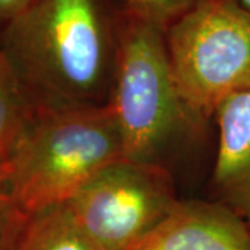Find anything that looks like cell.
Returning <instances> with one entry per match:
<instances>
[{
    "mask_svg": "<svg viewBox=\"0 0 250 250\" xmlns=\"http://www.w3.org/2000/svg\"><path fill=\"white\" fill-rule=\"evenodd\" d=\"M118 0H35L0 49L35 111L106 106L124 28Z\"/></svg>",
    "mask_w": 250,
    "mask_h": 250,
    "instance_id": "6da1fadb",
    "label": "cell"
},
{
    "mask_svg": "<svg viewBox=\"0 0 250 250\" xmlns=\"http://www.w3.org/2000/svg\"><path fill=\"white\" fill-rule=\"evenodd\" d=\"M121 159V136L107 106L39 110L3 174L14 202L29 214L68 203Z\"/></svg>",
    "mask_w": 250,
    "mask_h": 250,
    "instance_id": "7a4b0ae2",
    "label": "cell"
},
{
    "mask_svg": "<svg viewBox=\"0 0 250 250\" xmlns=\"http://www.w3.org/2000/svg\"><path fill=\"white\" fill-rule=\"evenodd\" d=\"M106 106L121 136L124 159L138 163L166 166V154L203 123L179 92L164 31L126 14Z\"/></svg>",
    "mask_w": 250,
    "mask_h": 250,
    "instance_id": "3957f363",
    "label": "cell"
},
{
    "mask_svg": "<svg viewBox=\"0 0 250 250\" xmlns=\"http://www.w3.org/2000/svg\"><path fill=\"white\" fill-rule=\"evenodd\" d=\"M164 36L179 92L200 120L250 90V11L239 0H196Z\"/></svg>",
    "mask_w": 250,
    "mask_h": 250,
    "instance_id": "277c9868",
    "label": "cell"
},
{
    "mask_svg": "<svg viewBox=\"0 0 250 250\" xmlns=\"http://www.w3.org/2000/svg\"><path fill=\"white\" fill-rule=\"evenodd\" d=\"M178 202L166 166L121 159L65 206L96 250H136Z\"/></svg>",
    "mask_w": 250,
    "mask_h": 250,
    "instance_id": "5b68a950",
    "label": "cell"
},
{
    "mask_svg": "<svg viewBox=\"0 0 250 250\" xmlns=\"http://www.w3.org/2000/svg\"><path fill=\"white\" fill-rule=\"evenodd\" d=\"M136 250H250L249 225L217 200H179Z\"/></svg>",
    "mask_w": 250,
    "mask_h": 250,
    "instance_id": "8992f818",
    "label": "cell"
},
{
    "mask_svg": "<svg viewBox=\"0 0 250 250\" xmlns=\"http://www.w3.org/2000/svg\"><path fill=\"white\" fill-rule=\"evenodd\" d=\"M218 128L211 185L217 202L250 218V90L225 99L214 111Z\"/></svg>",
    "mask_w": 250,
    "mask_h": 250,
    "instance_id": "52a82bcc",
    "label": "cell"
},
{
    "mask_svg": "<svg viewBox=\"0 0 250 250\" xmlns=\"http://www.w3.org/2000/svg\"><path fill=\"white\" fill-rule=\"evenodd\" d=\"M13 250H96L75 225L65 205L27 215Z\"/></svg>",
    "mask_w": 250,
    "mask_h": 250,
    "instance_id": "ba28073f",
    "label": "cell"
},
{
    "mask_svg": "<svg viewBox=\"0 0 250 250\" xmlns=\"http://www.w3.org/2000/svg\"><path fill=\"white\" fill-rule=\"evenodd\" d=\"M35 108L0 49V170H4L27 131Z\"/></svg>",
    "mask_w": 250,
    "mask_h": 250,
    "instance_id": "9c48e42d",
    "label": "cell"
},
{
    "mask_svg": "<svg viewBox=\"0 0 250 250\" xmlns=\"http://www.w3.org/2000/svg\"><path fill=\"white\" fill-rule=\"evenodd\" d=\"M196 0H118L129 17L145 21L161 31H167Z\"/></svg>",
    "mask_w": 250,
    "mask_h": 250,
    "instance_id": "30bf717a",
    "label": "cell"
},
{
    "mask_svg": "<svg viewBox=\"0 0 250 250\" xmlns=\"http://www.w3.org/2000/svg\"><path fill=\"white\" fill-rule=\"evenodd\" d=\"M27 215L10 195L4 174L0 170V250H13Z\"/></svg>",
    "mask_w": 250,
    "mask_h": 250,
    "instance_id": "8fae6325",
    "label": "cell"
},
{
    "mask_svg": "<svg viewBox=\"0 0 250 250\" xmlns=\"http://www.w3.org/2000/svg\"><path fill=\"white\" fill-rule=\"evenodd\" d=\"M35 0H0V38Z\"/></svg>",
    "mask_w": 250,
    "mask_h": 250,
    "instance_id": "7c38bea8",
    "label": "cell"
},
{
    "mask_svg": "<svg viewBox=\"0 0 250 250\" xmlns=\"http://www.w3.org/2000/svg\"><path fill=\"white\" fill-rule=\"evenodd\" d=\"M239 1H241V4L245 9H248L250 11V0H239Z\"/></svg>",
    "mask_w": 250,
    "mask_h": 250,
    "instance_id": "4fadbf2b",
    "label": "cell"
},
{
    "mask_svg": "<svg viewBox=\"0 0 250 250\" xmlns=\"http://www.w3.org/2000/svg\"><path fill=\"white\" fill-rule=\"evenodd\" d=\"M248 225H249V236H250V218H248Z\"/></svg>",
    "mask_w": 250,
    "mask_h": 250,
    "instance_id": "5bb4252c",
    "label": "cell"
}]
</instances>
